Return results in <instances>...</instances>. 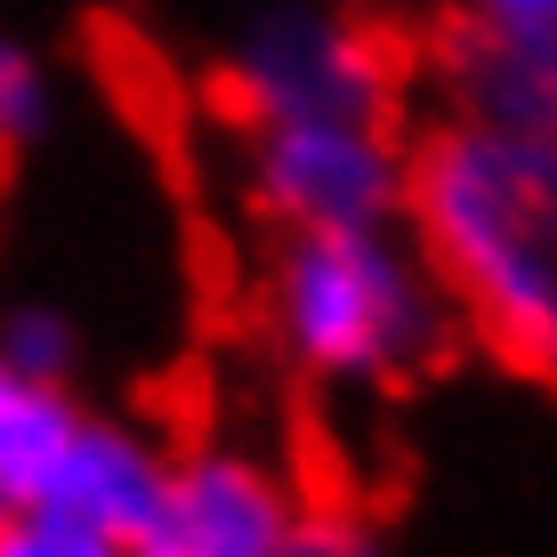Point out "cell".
<instances>
[{
    "instance_id": "obj_1",
    "label": "cell",
    "mask_w": 557,
    "mask_h": 557,
    "mask_svg": "<svg viewBox=\"0 0 557 557\" xmlns=\"http://www.w3.org/2000/svg\"><path fill=\"white\" fill-rule=\"evenodd\" d=\"M405 226L485 348L557 388V138L445 113L412 138Z\"/></svg>"
},
{
    "instance_id": "obj_2",
    "label": "cell",
    "mask_w": 557,
    "mask_h": 557,
    "mask_svg": "<svg viewBox=\"0 0 557 557\" xmlns=\"http://www.w3.org/2000/svg\"><path fill=\"white\" fill-rule=\"evenodd\" d=\"M453 292L412 226H332L275 235L267 251V332L315 388H388L445 356Z\"/></svg>"
},
{
    "instance_id": "obj_3",
    "label": "cell",
    "mask_w": 557,
    "mask_h": 557,
    "mask_svg": "<svg viewBox=\"0 0 557 557\" xmlns=\"http://www.w3.org/2000/svg\"><path fill=\"white\" fill-rule=\"evenodd\" d=\"M243 195L275 235H332V226H405L412 146L396 122H348V113H299V122H251L243 146Z\"/></svg>"
},
{
    "instance_id": "obj_4",
    "label": "cell",
    "mask_w": 557,
    "mask_h": 557,
    "mask_svg": "<svg viewBox=\"0 0 557 557\" xmlns=\"http://www.w3.org/2000/svg\"><path fill=\"white\" fill-rule=\"evenodd\" d=\"M226 98L251 122H299V113L388 122L396 65L363 16L323 9V0H275L243 25L235 57H226Z\"/></svg>"
},
{
    "instance_id": "obj_5",
    "label": "cell",
    "mask_w": 557,
    "mask_h": 557,
    "mask_svg": "<svg viewBox=\"0 0 557 557\" xmlns=\"http://www.w3.org/2000/svg\"><path fill=\"white\" fill-rule=\"evenodd\" d=\"M307 517L299 485L251 445H195L170 453L162 502L129 557H275Z\"/></svg>"
},
{
    "instance_id": "obj_6",
    "label": "cell",
    "mask_w": 557,
    "mask_h": 557,
    "mask_svg": "<svg viewBox=\"0 0 557 557\" xmlns=\"http://www.w3.org/2000/svg\"><path fill=\"white\" fill-rule=\"evenodd\" d=\"M162 476H170V453L153 445L146 429L106 420V412H82V429H73V445L49 469V485H41L33 509H57V517H73V525L106 533V542L138 549L146 517H153V502H162Z\"/></svg>"
},
{
    "instance_id": "obj_7",
    "label": "cell",
    "mask_w": 557,
    "mask_h": 557,
    "mask_svg": "<svg viewBox=\"0 0 557 557\" xmlns=\"http://www.w3.org/2000/svg\"><path fill=\"white\" fill-rule=\"evenodd\" d=\"M436 82L460 122L509 129V138H557V41L485 33L453 16L436 41Z\"/></svg>"
},
{
    "instance_id": "obj_8",
    "label": "cell",
    "mask_w": 557,
    "mask_h": 557,
    "mask_svg": "<svg viewBox=\"0 0 557 557\" xmlns=\"http://www.w3.org/2000/svg\"><path fill=\"white\" fill-rule=\"evenodd\" d=\"M73 429H82V405H73L65 380H33L0 356V493H9V509L41 502V485L65 460Z\"/></svg>"
},
{
    "instance_id": "obj_9",
    "label": "cell",
    "mask_w": 557,
    "mask_h": 557,
    "mask_svg": "<svg viewBox=\"0 0 557 557\" xmlns=\"http://www.w3.org/2000/svg\"><path fill=\"white\" fill-rule=\"evenodd\" d=\"M57 129V89H49V65L33 57L25 41L0 33V162L33 153Z\"/></svg>"
},
{
    "instance_id": "obj_10",
    "label": "cell",
    "mask_w": 557,
    "mask_h": 557,
    "mask_svg": "<svg viewBox=\"0 0 557 557\" xmlns=\"http://www.w3.org/2000/svg\"><path fill=\"white\" fill-rule=\"evenodd\" d=\"M0 356H9L16 372H33V380H65L73 388L82 332H73V315H57L49 299H16L9 315H0Z\"/></svg>"
},
{
    "instance_id": "obj_11",
    "label": "cell",
    "mask_w": 557,
    "mask_h": 557,
    "mask_svg": "<svg viewBox=\"0 0 557 557\" xmlns=\"http://www.w3.org/2000/svg\"><path fill=\"white\" fill-rule=\"evenodd\" d=\"M0 557H129V549L57 509H9L0 517Z\"/></svg>"
},
{
    "instance_id": "obj_12",
    "label": "cell",
    "mask_w": 557,
    "mask_h": 557,
    "mask_svg": "<svg viewBox=\"0 0 557 557\" xmlns=\"http://www.w3.org/2000/svg\"><path fill=\"white\" fill-rule=\"evenodd\" d=\"M275 557H388V542H380L372 517H356V509H339V502H315Z\"/></svg>"
},
{
    "instance_id": "obj_13",
    "label": "cell",
    "mask_w": 557,
    "mask_h": 557,
    "mask_svg": "<svg viewBox=\"0 0 557 557\" xmlns=\"http://www.w3.org/2000/svg\"><path fill=\"white\" fill-rule=\"evenodd\" d=\"M460 25L485 33H533V41H557V0H453Z\"/></svg>"
},
{
    "instance_id": "obj_14",
    "label": "cell",
    "mask_w": 557,
    "mask_h": 557,
    "mask_svg": "<svg viewBox=\"0 0 557 557\" xmlns=\"http://www.w3.org/2000/svg\"><path fill=\"white\" fill-rule=\"evenodd\" d=\"M0 517H9V493H0Z\"/></svg>"
}]
</instances>
